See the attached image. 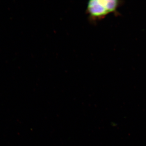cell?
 I'll return each instance as SVG.
<instances>
[{"instance_id": "cell-1", "label": "cell", "mask_w": 146, "mask_h": 146, "mask_svg": "<svg viewBox=\"0 0 146 146\" xmlns=\"http://www.w3.org/2000/svg\"><path fill=\"white\" fill-rule=\"evenodd\" d=\"M115 0H92L87 4L86 12L91 21L103 18L108 13L115 11L119 4Z\"/></svg>"}]
</instances>
